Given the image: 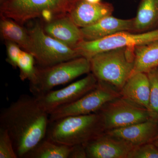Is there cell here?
<instances>
[{"label": "cell", "mask_w": 158, "mask_h": 158, "mask_svg": "<svg viewBox=\"0 0 158 158\" xmlns=\"http://www.w3.org/2000/svg\"><path fill=\"white\" fill-rule=\"evenodd\" d=\"M69 158H87L85 145L77 144L72 146Z\"/></svg>", "instance_id": "obj_26"}, {"label": "cell", "mask_w": 158, "mask_h": 158, "mask_svg": "<svg viewBox=\"0 0 158 158\" xmlns=\"http://www.w3.org/2000/svg\"><path fill=\"white\" fill-rule=\"evenodd\" d=\"M147 73L150 86L149 112L152 118L158 121V67L153 69Z\"/></svg>", "instance_id": "obj_22"}, {"label": "cell", "mask_w": 158, "mask_h": 158, "mask_svg": "<svg viewBox=\"0 0 158 158\" xmlns=\"http://www.w3.org/2000/svg\"><path fill=\"white\" fill-rule=\"evenodd\" d=\"M128 158H158V148L152 142L136 146Z\"/></svg>", "instance_id": "obj_24"}, {"label": "cell", "mask_w": 158, "mask_h": 158, "mask_svg": "<svg viewBox=\"0 0 158 158\" xmlns=\"http://www.w3.org/2000/svg\"><path fill=\"white\" fill-rule=\"evenodd\" d=\"M158 42V29L140 34L123 31L101 39L82 40L75 48L81 56L90 59L96 54L124 47H135Z\"/></svg>", "instance_id": "obj_5"}, {"label": "cell", "mask_w": 158, "mask_h": 158, "mask_svg": "<svg viewBox=\"0 0 158 158\" xmlns=\"http://www.w3.org/2000/svg\"><path fill=\"white\" fill-rule=\"evenodd\" d=\"M98 112L101 114L106 131L152 118L147 109L121 96L106 104Z\"/></svg>", "instance_id": "obj_9"}, {"label": "cell", "mask_w": 158, "mask_h": 158, "mask_svg": "<svg viewBox=\"0 0 158 158\" xmlns=\"http://www.w3.org/2000/svg\"><path fill=\"white\" fill-rule=\"evenodd\" d=\"M73 0H3L1 15L23 24L35 18L40 17L45 10L56 15L68 13Z\"/></svg>", "instance_id": "obj_6"}, {"label": "cell", "mask_w": 158, "mask_h": 158, "mask_svg": "<svg viewBox=\"0 0 158 158\" xmlns=\"http://www.w3.org/2000/svg\"><path fill=\"white\" fill-rule=\"evenodd\" d=\"M135 47L116 48L96 54L90 59L91 71L98 81L120 92L133 73Z\"/></svg>", "instance_id": "obj_3"}, {"label": "cell", "mask_w": 158, "mask_h": 158, "mask_svg": "<svg viewBox=\"0 0 158 158\" xmlns=\"http://www.w3.org/2000/svg\"><path fill=\"white\" fill-rule=\"evenodd\" d=\"M153 143L155 144L156 146L158 148V139H155L152 141Z\"/></svg>", "instance_id": "obj_28"}, {"label": "cell", "mask_w": 158, "mask_h": 158, "mask_svg": "<svg viewBox=\"0 0 158 158\" xmlns=\"http://www.w3.org/2000/svg\"><path fill=\"white\" fill-rule=\"evenodd\" d=\"M43 29L49 36L73 48L84 40L81 28L68 15L54 18L48 23Z\"/></svg>", "instance_id": "obj_15"}, {"label": "cell", "mask_w": 158, "mask_h": 158, "mask_svg": "<svg viewBox=\"0 0 158 158\" xmlns=\"http://www.w3.org/2000/svg\"><path fill=\"white\" fill-rule=\"evenodd\" d=\"M49 114L40 106L35 96L22 94L0 113V127L7 130L18 158L28 153L46 138Z\"/></svg>", "instance_id": "obj_1"}, {"label": "cell", "mask_w": 158, "mask_h": 158, "mask_svg": "<svg viewBox=\"0 0 158 158\" xmlns=\"http://www.w3.org/2000/svg\"><path fill=\"white\" fill-rule=\"evenodd\" d=\"M91 71L90 60L79 57L45 67L37 68L35 79L30 82V91L36 97L55 87L73 81Z\"/></svg>", "instance_id": "obj_4"}, {"label": "cell", "mask_w": 158, "mask_h": 158, "mask_svg": "<svg viewBox=\"0 0 158 158\" xmlns=\"http://www.w3.org/2000/svg\"><path fill=\"white\" fill-rule=\"evenodd\" d=\"M35 58L32 54L23 51L20 56L17 66L20 71L19 77L21 81L29 80L33 81L37 73V67L34 65Z\"/></svg>", "instance_id": "obj_21"}, {"label": "cell", "mask_w": 158, "mask_h": 158, "mask_svg": "<svg viewBox=\"0 0 158 158\" xmlns=\"http://www.w3.org/2000/svg\"><path fill=\"white\" fill-rule=\"evenodd\" d=\"M113 7L107 2L92 4L85 0H73L68 14L80 28L91 25L112 14Z\"/></svg>", "instance_id": "obj_12"}, {"label": "cell", "mask_w": 158, "mask_h": 158, "mask_svg": "<svg viewBox=\"0 0 158 158\" xmlns=\"http://www.w3.org/2000/svg\"><path fill=\"white\" fill-rule=\"evenodd\" d=\"M135 19H123L106 16L94 24L81 28L84 40H93L101 39L123 31H134Z\"/></svg>", "instance_id": "obj_14"}, {"label": "cell", "mask_w": 158, "mask_h": 158, "mask_svg": "<svg viewBox=\"0 0 158 158\" xmlns=\"http://www.w3.org/2000/svg\"><path fill=\"white\" fill-rule=\"evenodd\" d=\"M135 65L133 74L147 73L158 67V42L135 47Z\"/></svg>", "instance_id": "obj_18"}, {"label": "cell", "mask_w": 158, "mask_h": 158, "mask_svg": "<svg viewBox=\"0 0 158 158\" xmlns=\"http://www.w3.org/2000/svg\"><path fill=\"white\" fill-rule=\"evenodd\" d=\"M134 22V31L141 32L158 23V0H142Z\"/></svg>", "instance_id": "obj_20"}, {"label": "cell", "mask_w": 158, "mask_h": 158, "mask_svg": "<svg viewBox=\"0 0 158 158\" xmlns=\"http://www.w3.org/2000/svg\"><path fill=\"white\" fill-rule=\"evenodd\" d=\"M106 131L99 112L66 116L49 123L46 138L57 143L85 145Z\"/></svg>", "instance_id": "obj_2"}, {"label": "cell", "mask_w": 158, "mask_h": 158, "mask_svg": "<svg viewBox=\"0 0 158 158\" xmlns=\"http://www.w3.org/2000/svg\"><path fill=\"white\" fill-rule=\"evenodd\" d=\"M87 158H128L135 146L105 132L85 144Z\"/></svg>", "instance_id": "obj_11"}, {"label": "cell", "mask_w": 158, "mask_h": 158, "mask_svg": "<svg viewBox=\"0 0 158 158\" xmlns=\"http://www.w3.org/2000/svg\"><path fill=\"white\" fill-rule=\"evenodd\" d=\"M150 86L147 73L133 74L120 90L123 97L146 108L149 111Z\"/></svg>", "instance_id": "obj_16"}, {"label": "cell", "mask_w": 158, "mask_h": 158, "mask_svg": "<svg viewBox=\"0 0 158 158\" xmlns=\"http://www.w3.org/2000/svg\"><path fill=\"white\" fill-rule=\"evenodd\" d=\"M85 1L92 4H98L101 2V0H85Z\"/></svg>", "instance_id": "obj_27"}, {"label": "cell", "mask_w": 158, "mask_h": 158, "mask_svg": "<svg viewBox=\"0 0 158 158\" xmlns=\"http://www.w3.org/2000/svg\"><path fill=\"white\" fill-rule=\"evenodd\" d=\"M72 148V146L57 143L45 138L24 158H69Z\"/></svg>", "instance_id": "obj_19"}, {"label": "cell", "mask_w": 158, "mask_h": 158, "mask_svg": "<svg viewBox=\"0 0 158 158\" xmlns=\"http://www.w3.org/2000/svg\"><path fill=\"white\" fill-rule=\"evenodd\" d=\"M0 28L2 36L6 41L14 42L24 50L32 54L33 44L30 32H27L19 24L2 16Z\"/></svg>", "instance_id": "obj_17"}, {"label": "cell", "mask_w": 158, "mask_h": 158, "mask_svg": "<svg viewBox=\"0 0 158 158\" xmlns=\"http://www.w3.org/2000/svg\"><path fill=\"white\" fill-rule=\"evenodd\" d=\"M121 96L112 86L98 81L96 88L75 101L54 110L49 114V123L72 116L97 113L106 104Z\"/></svg>", "instance_id": "obj_7"}, {"label": "cell", "mask_w": 158, "mask_h": 158, "mask_svg": "<svg viewBox=\"0 0 158 158\" xmlns=\"http://www.w3.org/2000/svg\"><path fill=\"white\" fill-rule=\"evenodd\" d=\"M33 53L40 67L56 65L81 57L75 49L47 34L41 26L37 24L30 31Z\"/></svg>", "instance_id": "obj_8"}, {"label": "cell", "mask_w": 158, "mask_h": 158, "mask_svg": "<svg viewBox=\"0 0 158 158\" xmlns=\"http://www.w3.org/2000/svg\"><path fill=\"white\" fill-rule=\"evenodd\" d=\"M0 158H18L7 130L0 127Z\"/></svg>", "instance_id": "obj_23"}, {"label": "cell", "mask_w": 158, "mask_h": 158, "mask_svg": "<svg viewBox=\"0 0 158 158\" xmlns=\"http://www.w3.org/2000/svg\"><path fill=\"white\" fill-rule=\"evenodd\" d=\"M105 132L136 147L153 141L158 133V121L152 118L147 121Z\"/></svg>", "instance_id": "obj_13"}, {"label": "cell", "mask_w": 158, "mask_h": 158, "mask_svg": "<svg viewBox=\"0 0 158 158\" xmlns=\"http://www.w3.org/2000/svg\"><path fill=\"white\" fill-rule=\"evenodd\" d=\"M98 81L93 73L65 88L51 90L35 97L40 106L49 114L60 107L79 99L96 88Z\"/></svg>", "instance_id": "obj_10"}, {"label": "cell", "mask_w": 158, "mask_h": 158, "mask_svg": "<svg viewBox=\"0 0 158 158\" xmlns=\"http://www.w3.org/2000/svg\"><path fill=\"white\" fill-rule=\"evenodd\" d=\"M158 139V133L157 134V135H156V136L155 138L154 139V140H155V139Z\"/></svg>", "instance_id": "obj_29"}, {"label": "cell", "mask_w": 158, "mask_h": 158, "mask_svg": "<svg viewBox=\"0 0 158 158\" xmlns=\"http://www.w3.org/2000/svg\"><path fill=\"white\" fill-rule=\"evenodd\" d=\"M7 47V62L14 69L18 68L19 59L23 51L17 44L11 41H6Z\"/></svg>", "instance_id": "obj_25"}]
</instances>
